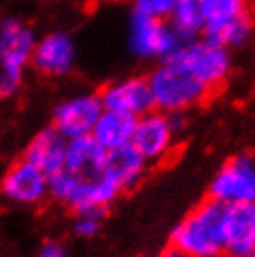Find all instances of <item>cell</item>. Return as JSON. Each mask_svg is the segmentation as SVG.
<instances>
[{
	"instance_id": "6da1fadb",
	"label": "cell",
	"mask_w": 255,
	"mask_h": 257,
	"mask_svg": "<svg viewBox=\"0 0 255 257\" xmlns=\"http://www.w3.org/2000/svg\"><path fill=\"white\" fill-rule=\"evenodd\" d=\"M225 209L207 198L173 227L170 244L185 257H220L225 250Z\"/></svg>"
},
{
	"instance_id": "7a4b0ae2",
	"label": "cell",
	"mask_w": 255,
	"mask_h": 257,
	"mask_svg": "<svg viewBox=\"0 0 255 257\" xmlns=\"http://www.w3.org/2000/svg\"><path fill=\"white\" fill-rule=\"evenodd\" d=\"M147 84L151 90L155 110L164 114L188 112L207 101L212 90L196 78L185 65L173 58L162 60L149 75Z\"/></svg>"
},
{
	"instance_id": "3957f363",
	"label": "cell",
	"mask_w": 255,
	"mask_h": 257,
	"mask_svg": "<svg viewBox=\"0 0 255 257\" xmlns=\"http://www.w3.org/2000/svg\"><path fill=\"white\" fill-rule=\"evenodd\" d=\"M38 36L30 25L17 17L0 21V97L19 90L26 67L32 64Z\"/></svg>"
},
{
	"instance_id": "277c9868",
	"label": "cell",
	"mask_w": 255,
	"mask_h": 257,
	"mask_svg": "<svg viewBox=\"0 0 255 257\" xmlns=\"http://www.w3.org/2000/svg\"><path fill=\"white\" fill-rule=\"evenodd\" d=\"M172 58L185 65L194 77L199 78L212 91L227 80L233 69L229 49L207 38L185 41Z\"/></svg>"
},
{
	"instance_id": "5b68a950",
	"label": "cell",
	"mask_w": 255,
	"mask_h": 257,
	"mask_svg": "<svg viewBox=\"0 0 255 257\" xmlns=\"http://www.w3.org/2000/svg\"><path fill=\"white\" fill-rule=\"evenodd\" d=\"M129 51L140 60H168L185 41L173 32L168 21L151 19L133 12L127 30Z\"/></svg>"
},
{
	"instance_id": "8992f818",
	"label": "cell",
	"mask_w": 255,
	"mask_h": 257,
	"mask_svg": "<svg viewBox=\"0 0 255 257\" xmlns=\"http://www.w3.org/2000/svg\"><path fill=\"white\" fill-rule=\"evenodd\" d=\"M209 198L222 205L255 203V159L238 153L223 162L209 183Z\"/></svg>"
},
{
	"instance_id": "52a82bcc",
	"label": "cell",
	"mask_w": 255,
	"mask_h": 257,
	"mask_svg": "<svg viewBox=\"0 0 255 257\" xmlns=\"http://www.w3.org/2000/svg\"><path fill=\"white\" fill-rule=\"evenodd\" d=\"M99 93H77L56 104L52 112V127L65 140L91 135L102 112Z\"/></svg>"
},
{
	"instance_id": "ba28073f",
	"label": "cell",
	"mask_w": 255,
	"mask_h": 257,
	"mask_svg": "<svg viewBox=\"0 0 255 257\" xmlns=\"http://www.w3.org/2000/svg\"><path fill=\"white\" fill-rule=\"evenodd\" d=\"M2 196L15 205L30 207L49 198V175L26 159L13 162L0 181Z\"/></svg>"
},
{
	"instance_id": "9c48e42d",
	"label": "cell",
	"mask_w": 255,
	"mask_h": 257,
	"mask_svg": "<svg viewBox=\"0 0 255 257\" xmlns=\"http://www.w3.org/2000/svg\"><path fill=\"white\" fill-rule=\"evenodd\" d=\"M175 138L177 135L173 133L168 114L160 110H151L136 119L131 144L149 164H155L162 162L172 153Z\"/></svg>"
},
{
	"instance_id": "30bf717a",
	"label": "cell",
	"mask_w": 255,
	"mask_h": 257,
	"mask_svg": "<svg viewBox=\"0 0 255 257\" xmlns=\"http://www.w3.org/2000/svg\"><path fill=\"white\" fill-rule=\"evenodd\" d=\"M77 64V45L69 34L49 32L38 38L32 54V67L45 77H65Z\"/></svg>"
},
{
	"instance_id": "8fae6325",
	"label": "cell",
	"mask_w": 255,
	"mask_h": 257,
	"mask_svg": "<svg viewBox=\"0 0 255 257\" xmlns=\"http://www.w3.org/2000/svg\"><path fill=\"white\" fill-rule=\"evenodd\" d=\"M102 108L123 112L129 116L140 117L155 110L151 90L146 77H127L102 88L99 93Z\"/></svg>"
},
{
	"instance_id": "7c38bea8",
	"label": "cell",
	"mask_w": 255,
	"mask_h": 257,
	"mask_svg": "<svg viewBox=\"0 0 255 257\" xmlns=\"http://www.w3.org/2000/svg\"><path fill=\"white\" fill-rule=\"evenodd\" d=\"M227 257H255V203L225 209V250Z\"/></svg>"
},
{
	"instance_id": "4fadbf2b",
	"label": "cell",
	"mask_w": 255,
	"mask_h": 257,
	"mask_svg": "<svg viewBox=\"0 0 255 257\" xmlns=\"http://www.w3.org/2000/svg\"><path fill=\"white\" fill-rule=\"evenodd\" d=\"M119 187L114 181H110L104 174L95 175V177H78L77 187L71 194L67 207L71 211L78 212H104L108 211V207L119 198Z\"/></svg>"
},
{
	"instance_id": "5bb4252c",
	"label": "cell",
	"mask_w": 255,
	"mask_h": 257,
	"mask_svg": "<svg viewBox=\"0 0 255 257\" xmlns=\"http://www.w3.org/2000/svg\"><path fill=\"white\" fill-rule=\"evenodd\" d=\"M65 144H67V140L64 136L52 125H49L30 138L23 159L32 162L34 166L39 168L45 175L51 177V175L58 174L60 170H64Z\"/></svg>"
},
{
	"instance_id": "9a60e30c",
	"label": "cell",
	"mask_w": 255,
	"mask_h": 257,
	"mask_svg": "<svg viewBox=\"0 0 255 257\" xmlns=\"http://www.w3.org/2000/svg\"><path fill=\"white\" fill-rule=\"evenodd\" d=\"M147 168L149 162L136 151L133 144H129L106 153L102 174L114 181L121 192H127L140 185L147 174Z\"/></svg>"
},
{
	"instance_id": "2e32d148",
	"label": "cell",
	"mask_w": 255,
	"mask_h": 257,
	"mask_svg": "<svg viewBox=\"0 0 255 257\" xmlns=\"http://www.w3.org/2000/svg\"><path fill=\"white\" fill-rule=\"evenodd\" d=\"M106 153L108 151L91 135L67 140L64 170L71 172L77 177H82V179L101 175L104 161H106Z\"/></svg>"
},
{
	"instance_id": "e0dca14e",
	"label": "cell",
	"mask_w": 255,
	"mask_h": 257,
	"mask_svg": "<svg viewBox=\"0 0 255 257\" xmlns=\"http://www.w3.org/2000/svg\"><path fill=\"white\" fill-rule=\"evenodd\" d=\"M138 117L115 112V110H102L95 127L91 131V136L95 138L106 151L129 146L133 142L134 127Z\"/></svg>"
},
{
	"instance_id": "ac0fdd59",
	"label": "cell",
	"mask_w": 255,
	"mask_h": 257,
	"mask_svg": "<svg viewBox=\"0 0 255 257\" xmlns=\"http://www.w3.org/2000/svg\"><path fill=\"white\" fill-rule=\"evenodd\" d=\"M168 23L183 41H192L203 36L205 19L201 13L199 0H177Z\"/></svg>"
},
{
	"instance_id": "d6986e66",
	"label": "cell",
	"mask_w": 255,
	"mask_h": 257,
	"mask_svg": "<svg viewBox=\"0 0 255 257\" xmlns=\"http://www.w3.org/2000/svg\"><path fill=\"white\" fill-rule=\"evenodd\" d=\"M253 17L248 13H244L240 17L225 23V25L212 28L203 32V38L211 39L214 43L227 47V49H240V47L248 45L251 36H253Z\"/></svg>"
},
{
	"instance_id": "ffe728a7",
	"label": "cell",
	"mask_w": 255,
	"mask_h": 257,
	"mask_svg": "<svg viewBox=\"0 0 255 257\" xmlns=\"http://www.w3.org/2000/svg\"><path fill=\"white\" fill-rule=\"evenodd\" d=\"M199 6L205 19L203 32L248 13V0H199Z\"/></svg>"
},
{
	"instance_id": "44dd1931",
	"label": "cell",
	"mask_w": 255,
	"mask_h": 257,
	"mask_svg": "<svg viewBox=\"0 0 255 257\" xmlns=\"http://www.w3.org/2000/svg\"><path fill=\"white\" fill-rule=\"evenodd\" d=\"M77 175H73L67 170H60L58 174L49 177V198H52L58 203L67 205L71 194H73V190L77 187Z\"/></svg>"
},
{
	"instance_id": "7402d4cb",
	"label": "cell",
	"mask_w": 255,
	"mask_h": 257,
	"mask_svg": "<svg viewBox=\"0 0 255 257\" xmlns=\"http://www.w3.org/2000/svg\"><path fill=\"white\" fill-rule=\"evenodd\" d=\"M175 4H177V0H133V12L142 13L151 19L168 21Z\"/></svg>"
},
{
	"instance_id": "603a6c76",
	"label": "cell",
	"mask_w": 255,
	"mask_h": 257,
	"mask_svg": "<svg viewBox=\"0 0 255 257\" xmlns=\"http://www.w3.org/2000/svg\"><path fill=\"white\" fill-rule=\"evenodd\" d=\"M102 218H104V214L101 212H78L75 216L73 231L80 238H93L101 231Z\"/></svg>"
},
{
	"instance_id": "cb8c5ba5",
	"label": "cell",
	"mask_w": 255,
	"mask_h": 257,
	"mask_svg": "<svg viewBox=\"0 0 255 257\" xmlns=\"http://www.w3.org/2000/svg\"><path fill=\"white\" fill-rule=\"evenodd\" d=\"M36 257H69L65 246L58 240H47L41 244V248L38 250V255Z\"/></svg>"
},
{
	"instance_id": "d4e9b609",
	"label": "cell",
	"mask_w": 255,
	"mask_h": 257,
	"mask_svg": "<svg viewBox=\"0 0 255 257\" xmlns=\"http://www.w3.org/2000/svg\"><path fill=\"white\" fill-rule=\"evenodd\" d=\"M160 257H185V255H183V253H179L177 250H173V248H170V250H166Z\"/></svg>"
}]
</instances>
